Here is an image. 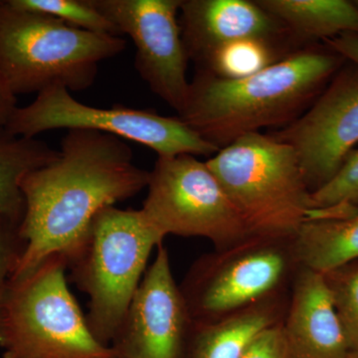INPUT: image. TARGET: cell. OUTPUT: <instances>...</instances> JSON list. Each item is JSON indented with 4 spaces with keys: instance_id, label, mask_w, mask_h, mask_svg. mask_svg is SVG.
<instances>
[{
    "instance_id": "cell-11",
    "label": "cell",
    "mask_w": 358,
    "mask_h": 358,
    "mask_svg": "<svg viewBox=\"0 0 358 358\" xmlns=\"http://www.w3.org/2000/svg\"><path fill=\"white\" fill-rule=\"evenodd\" d=\"M136 46L134 66L152 93L178 112L189 92V61L181 27V0H91Z\"/></svg>"
},
{
    "instance_id": "cell-22",
    "label": "cell",
    "mask_w": 358,
    "mask_h": 358,
    "mask_svg": "<svg viewBox=\"0 0 358 358\" xmlns=\"http://www.w3.org/2000/svg\"><path fill=\"white\" fill-rule=\"evenodd\" d=\"M317 208L350 206L358 209V148L346 157L333 179L312 193Z\"/></svg>"
},
{
    "instance_id": "cell-27",
    "label": "cell",
    "mask_w": 358,
    "mask_h": 358,
    "mask_svg": "<svg viewBox=\"0 0 358 358\" xmlns=\"http://www.w3.org/2000/svg\"><path fill=\"white\" fill-rule=\"evenodd\" d=\"M348 358H358V355H355V353H350V357Z\"/></svg>"
},
{
    "instance_id": "cell-6",
    "label": "cell",
    "mask_w": 358,
    "mask_h": 358,
    "mask_svg": "<svg viewBox=\"0 0 358 358\" xmlns=\"http://www.w3.org/2000/svg\"><path fill=\"white\" fill-rule=\"evenodd\" d=\"M164 239L141 210L113 205L96 214L81 243L68 257L75 284L90 299V329L103 345L112 343L148 258Z\"/></svg>"
},
{
    "instance_id": "cell-5",
    "label": "cell",
    "mask_w": 358,
    "mask_h": 358,
    "mask_svg": "<svg viewBox=\"0 0 358 358\" xmlns=\"http://www.w3.org/2000/svg\"><path fill=\"white\" fill-rule=\"evenodd\" d=\"M67 259L48 257L9 282L0 310L3 358H117L92 333L66 279Z\"/></svg>"
},
{
    "instance_id": "cell-17",
    "label": "cell",
    "mask_w": 358,
    "mask_h": 358,
    "mask_svg": "<svg viewBox=\"0 0 358 358\" xmlns=\"http://www.w3.org/2000/svg\"><path fill=\"white\" fill-rule=\"evenodd\" d=\"M291 250L301 267L320 274L355 262L358 260V213L308 221L294 238Z\"/></svg>"
},
{
    "instance_id": "cell-25",
    "label": "cell",
    "mask_w": 358,
    "mask_h": 358,
    "mask_svg": "<svg viewBox=\"0 0 358 358\" xmlns=\"http://www.w3.org/2000/svg\"><path fill=\"white\" fill-rule=\"evenodd\" d=\"M329 48L333 49L339 55L343 56L348 62L352 63L358 67V35L345 33L331 39L322 42Z\"/></svg>"
},
{
    "instance_id": "cell-8",
    "label": "cell",
    "mask_w": 358,
    "mask_h": 358,
    "mask_svg": "<svg viewBox=\"0 0 358 358\" xmlns=\"http://www.w3.org/2000/svg\"><path fill=\"white\" fill-rule=\"evenodd\" d=\"M6 128L15 136L35 138L52 129H88L136 141L159 157L179 155L213 157L219 150L203 140L178 117L152 110L115 105L96 108L78 101L69 90L52 86L29 105L14 110Z\"/></svg>"
},
{
    "instance_id": "cell-24",
    "label": "cell",
    "mask_w": 358,
    "mask_h": 358,
    "mask_svg": "<svg viewBox=\"0 0 358 358\" xmlns=\"http://www.w3.org/2000/svg\"><path fill=\"white\" fill-rule=\"evenodd\" d=\"M242 358H289L282 324H275L259 334Z\"/></svg>"
},
{
    "instance_id": "cell-20",
    "label": "cell",
    "mask_w": 358,
    "mask_h": 358,
    "mask_svg": "<svg viewBox=\"0 0 358 358\" xmlns=\"http://www.w3.org/2000/svg\"><path fill=\"white\" fill-rule=\"evenodd\" d=\"M22 10L46 14L68 24L98 34L122 36L114 23L92 3L91 0H6Z\"/></svg>"
},
{
    "instance_id": "cell-12",
    "label": "cell",
    "mask_w": 358,
    "mask_h": 358,
    "mask_svg": "<svg viewBox=\"0 0 358 358\" xmlns=\"http://www.w3.org/2000/svg\"><path fill=\"white\" fill-rule=\"evenodd\" d=\"M162 243L110 348L117 358H182L192 320Z\"/></svg>"
},
{
    "instance_id": "cell-1",
    "label": "cell",
    "mask_w": 358,
    "mask_h": 358,
    "mask_svg": "<svg viewBox=\"0 0 358 358\" xmlns=\"http://www.w3.org/2000/svg\"><path fill=\"white\" fill-rule=\"evenodd\" d=\"M150 171L134 164L126 141L100 131L69 129L57 159L21 181L24 215L22 250L11 279L27 274L48 257L66 259L106 207L147 188Z\"/></svg>"
},
{
    "instance_id": "cell-23",
    "label": "cell",
    "mask_w": 358,
    "mask_h": 358,
    "mask_svg": "<svg viewBox=\"0 0 358 358\" xmlns=\"http://www.w3.org/2000/svg\"><path fill=\"white\" fill-rule=\"evenodd\" d=\"M20 222L0 215V310L22 250Z\"/></svg>"
},
{
    "instance_id": "cell-19",
    "label": "cell",
    "mask_w": 358,
    "mask_h": 358,
    "mask_svg": "<svg viewBox=\"0 0 358 358\" xmlns=\"http://www.w3.org/2000/svg\"><path fill=\"white\" fill-rule=\"evenodd\" d=\"M298 49L281 40H236L217 47L197 61V70L221 79H243L274 65Z\"/></svg>"
},
{
    "instance_id": "cell-9",
    "label": "cell",
    "mask_w": 358,
    "mask_h": 358,
    "mask_svg": "<svg viewBox=\"0 0 358 358\" xmlns=\"http://www.w3.org/2000/svg\"><path fill=\"white\" fill-rule=\"evenodd\" d=\"M285 242L251 238L197 263L180 289L194 322H211L262 301L286 275Z\"/></svg>"
},
{
    "instance_id": "cell-14",
    "label": "cell",
    "mask_w": 358,
    "mask_h": 358,
    "mask_svg": "<svg viewBox=\"0 0 358 358\" xmlns=\"http://www.w3.org/2000/svg\"><path fill=\"white\" fill-rule=\"evenodd\" d=\"M286 324L289 358H348L350 352L326 277L301 267Z\"/></svg>"
},
{
    "instance_id": "cell-13",
    "label": "cell",
    "mask_w": 358,
    "mask_h": 358,
    "mask_svg": "<svg viewBox=\"0 0 358 358\" xmlns=\"http://www.w3.org/2000/svg\"><path fill=\"white\" fill-rule=\"evenodd\" d=\"M179 13L188 57L195 63L219 46L245 38L281 40L300 48L257 0H181Z\"/></svg>"
},
{
    "instance_id": "cell-28",
    "label": "cell",
    "mask_w": 358,
    "mask_h": 358,
    "mask_svg": "<svg viewBox=\"0 0 358 358\" xmlns=\"http://www.w3.org/2000/svg\"><path fill=\"white\" fill-rule=\"evenodd\" d=\"M357 1L358 2V0H357Z\"/></svg>"
},
{
    "instance_id": "cell-18",
    "label": "cell",
    "mask_w": 358,
    "mask_h": 358,
    "mask_svg": "<svg viewBox=\"0 0 358 358\" xmlns=\"http://www.w3.org/2000/svg\"><path fill=\"white\" fill-rule=\"evenodd\" d=\"M58 155L59 150L44 141L15 136L0 126V215L21 223L25 209L21 181Z\"/></svg>"
},
{
    "instance_id": "cell-16",
    "label": "cell",
    "mask_w": 358,
    "mask_h": 358,
    "mask_svg": "<svg viewBox=\"0 0 358 358\" xmlns=\"http://www.w3.org/2000/svg\"><path fill=\"white\" fill-rule=\"evenodd\" d=\"M278 324L274 310L257 303L211 322H194L192 358H242L257 336Z\"/></svg>"
},
{
    "instance_id": "cell-21",
    "label": "cell",
    "mask_w": 358,
    "mask_h": 358,
    "mask_svg": "<svg viewBox=\"0 0 358 358\" xmlns=\"http://www.w3.org/2000/svg\"><path fill=\"white\" fill-rule=\"evenodd\" d=\"M324 275L350 352L358 355V260Z\"/></svg>"
},
{
    "instance_id": "cell-15",
    "label": "cell",
    "mask_w": 358,
    "mask_h": 358,
    "mask_svg": "<svg viewBox=\"0 0 358 358\" xmlns=\"http://www.w3.org/2000/svg\"><path fill=\"white\" fill-rule=\"evenodd\" d=\"M303 48L345 33L358 35L357 0H257Z\"/></svg>"
},
{
    "instance_id": "cell-2",
    "label": "cell",
    "mask_w": 358,
    "mask_h": 358,
    "mask_svg": "<svg viewBox=\"0 0 358 358\" xmlns=\"http://www.w3.org/2000/svg\"><path fill=\"white\" fill-rule=\"evenodd\" d=\"M346 63L326 44L292 52L243 79L197 71L178 117L219 150L265 128H284L300 117Z\"/></svg>"
},
{
    "instance_id": "cell-26",
    "label": "cell",
    "mask_w": 358,
    "mask_h": 358,
    "mask_svg": "<svg viewBox=\"0 0 358 358\" xmlns=\"http://www.w3.org/2000/svg\"><path fill=\"white\" fill-rule=\"evenodd\" d=\"M16 109H17V96L11 93L0 73V126H6Z\"/></svg>"
},
{
    "instance_id": "cell-3",
    "label": "cell",
    "mask_w": 358,
    "mask_h": 358,
    "mask_svg": "<svg viewBox=\"0 0 358 358\" xmlns=\"http://www.w3.org/2000/svg\"><path fill=\"white\" fill-rule=\"evenodd\" d=\"M205 162L252 238L292 243L308 221L350 215L315 206L294 150L270 134L241 136Z\"/></svg>"
},
{
    "instance_id": "cell-10",
    "label": "cell",
    "mask_w": 358,
    "mask_h": 358,
    "mask_svg": "<svg viewBox=\"0 0 358 358\" xmlns=\"http://www.w3.org/2000/svg\"><path fill=\"white\" fill-rule=\"evenodd\" d=\"M268 134L294 150L310 192L329 183L358 143L357 66L346 61L308 109Z\"/></svg>"
},
{
    "instance_id": "cell-7",
    "label": "cell",
    "mask_w": 358,
    "mask_h": 358,
    "mask_svg": "<svg viewBox=\"0 0 358 358\" xmlns=\"http://www.w3.org/2000/svg\"><path fill=\"white\" fill-rule=\"evenodd\" d=\"M147 188L141 210L164 238H205L224 251L252 238L217 178L194 155L157 157Z\"/></svg>"
},
{
    "instance_id": "cell-4",
    "label": "cell",
    "mask_w": 358,
    "mask_h": 358,
    "mask_svg": "<svg viewBox=\"0 0 358 358\" xmlns=\"http://www.w3.org/2000/svg\"><path fill=\"white\" fill-rule=\"evenodd\" d=\"M126 46L122 36L86 31L0 0V73L15 96L58 85L83 92L95 83L99 64Z\"/></svg>"
}]
</instances>
